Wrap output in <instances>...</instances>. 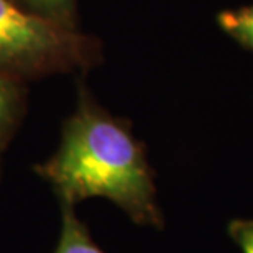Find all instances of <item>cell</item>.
Here are the masks:
<instances>
[{
  "label": "cell",
  "mask_w": 253,
  "mask_h": 253,
  "mask_svg": "<svg viewBox=\"0 0 253 253\" xmlns=\"http://www.w3.org/2000/svg\"><path fill=\"white\" fill-rule=\"evenodd\" d=\"M33 171L49 184L58 202L78 207L85 199L102 197L136 225L165 227L145 145L128 120L104 109L83 81L56 150Z\"/></svg>",
  "instance_id": "obj_1"
},
{
  "label": "cell",
  "mask_w": 253,
  "mask_h": 253,
  "mask_svg": "<svg viewBox=\"0 0 253 253\" xmlns=\"http://www.w3.org/2000/svg\"><path fill=\"white\" fill-rule=\"evenodd\" d=\"M102 58V43L92 35L0 0V73L27 84L59 74L84 76Z\"/></svg>",
  "instance_id": "obj_2"
},
{
  "label": "cell",
  "mask_w": 253,
  "mask_h": 253,
  "mask_svg": "<svg viewBox=\"0 0 253 253\" xmlns=\"http://www.w3.org/2000/svg\"><path fill=\"white\" fill-rule=\"evenodd\" d=\"M27 115V84L0 73V156Z\"/></svg>",
  "instance_id": "obj_3"
},
{
  "label": "cell",
  "mask_w": 253,
  "mask_h": 253,
  "mask_svg": "<svg viewBox=\"0 0 253 253\" xmlns=\"http://www.w3.org/2000/svg\"><path fill=\"white\" fill-rule=\"evenodd\" d=\"M59 237L53 253H105L95 244L87 225L81 220L76 206L59 202Z\"/></svg>",
  "instance_id": "obj_4"
},
{
  "label": "cell",
  "mask_w": 253,
  "mask_h": 253,
  "mask_svg": "<svg viewBox=\"0 0 253 253\" xmlns=\"http://www.w3.org/2000/svg\"><path fill=\"white\" fill-rule=\"evenodd\" d=\"M23 8L69 28H79L78 0H13Z\"/></svg>",
  "instance_id": "obj_5"
},
{
  "label": "cell",
  "mask_w": 253,
  "mask_h": 253,
  "mask_svg": "<svg viewBox=\"0 0 253 253\" xmlns=\"http://www.w3.org/2000/svg\"><path fill=\"white\" fill-rule=\"evenodd\" d=\"M219 25L242 48L253 51V5L224 10L219 15Z\"/></svg>",
  "instance_id": "obj_6"
},
{
  "label": "cell",
  "mask_w": 253,
  "mask_h": 253,
  "mask_svg": "<svg viewBox=\"0 0 253 253\" xmlns=\"http://www.w3.org/2000/svg\"><path fill=\"white\" fill-rule=\"evenodd\" d=\"M229 234L242 253H253V220L237 219L229 224Z\"/></svg>",
  "instance_id": "obj_7"
},
{
  "label": "cell",
  "mask_w": 253,
  "mask_h": 253,
  "mask_svg": "<svg viewBox=\"0 0 253 253\" xmlns=\"http://www.w3.org/2000/svg\"><path fill=\"white\" fill-rule=\"evenodd\" d=\"M0 158H2V156H0Z\"/></svg>",
  "instance_id": "obj_8"
}]
</instances>
